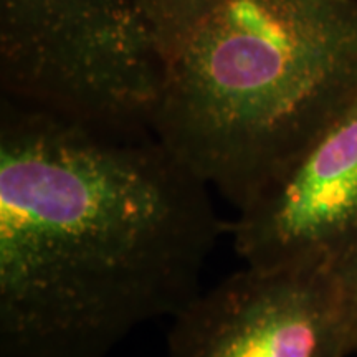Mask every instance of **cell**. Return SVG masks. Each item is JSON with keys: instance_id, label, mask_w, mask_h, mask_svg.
<instances>
[{"instance_id": "obj_5", "label": "cell", "mask_w": 357, "mask_h": 357, "mask_svg": "<svg viewBox=\"0 0 357 357\" xmlns=\"http://www.w3.org/2000/svg\"><path fill=\"white\" fill-rule=\"evenodd\" d=\"M334 288L344 324L347 349L351 356L357 354V250L342 260L329 266Z\"/></svg>"}, {"instance_id": "obj_2", "label": "cell", "mask_w": 357, "mask_h": 357, "mask_svg": "<svg viewBox=\"0 0 357 357\" xmlns=\"http://www.w3.org/2000/svg\"><path fill=\"white\" fill-rule=\"evenodd\" d=\"M153 134L240 208L357 96V0H151Z\"/></svg>"}, {"instance_id": "obj_1", "label": "cell", "mask_w": 357, "mask_h": 357, "mask_svg": "<svg viewBox=\"0 0 357 357\" xmlns=\"http://www.w3.org/2000/svg\"><path fill=\"white\" fill-rule=\"evenodd\" d=\"M225 225L151 131L10 100L0 128V356L108 357L176 316Z\"/></svg>"}, {"instance_id": "obj_4", "label": "cell", "mask_w": 357, "mask_h": 357, "mask_svg": "<svg viewBox=\"0 0 357 357\" xmlns=\"http://www.w3.org/2000/svg\"><path fill=\"white\" fill-rule=\"evenodd\" d=\"M235 252L257 268L333 266L357 250V96L236 208Z\"/></svg>"}, {"instance_id": "obj_3", "label": "cell", "mask_w": 357, "mask_h": 357, "mask_svg": "<svg viewBox=\"0 0 357 357\" xmlns=\"http://www.w3.org/2000/svg\"><path fill=\"white\" fill-rule=\"evenodd\" d=\"M329 266L230 275L172 316L167 357H349Z\"/></svg>"}]
</instances>
